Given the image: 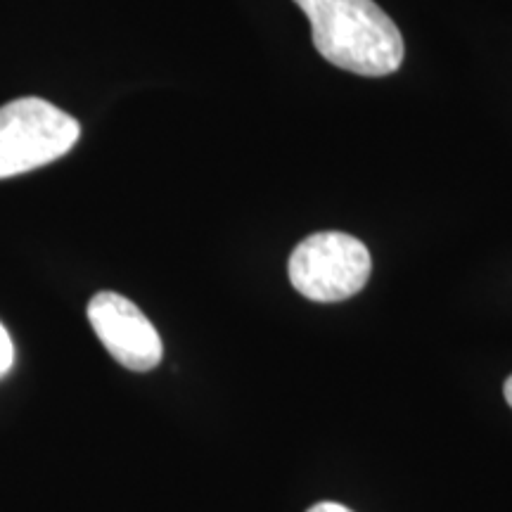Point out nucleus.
<instances>
[{"label":"nucleus","mask_w":512,"mask_h":512,"mask_svg":"<svg viewBox=\"0 0 512 512\" xmlns=\"http://www.w3.org/2000/svg\"><path fill=\"white\" fill-rule=\"evenodd\" d=\"M309 17L323 60L358 76H389L403 64L406 43L375 0H294Z\"/></svg>","instance_id":"obj_1"},{"label":"nucleus","mask_w":512,"mask_h":512,"mask_svg":"<svg viewBox=\"0 0 512 512\" xmlns=\"http://www.w3.org/2000/svg\"><path fill=\"white\" fill-rule=\"evenodd\" d=\"M74 117L41 98H19L0 107V181L41 169L79 143Z\"/></svg>","instance_id":"obj_2"},{"label":"nucleus","mask_w":512,"mask_h":512,"mask_svg":"<svg viewBox=\"0 0 512 512\" xmlns=\"http://www.w3.org/2000/svg\"><path fill=\"white\" fill-rule=\"evenodd\" d=\"M373 259L361 240L339 230L309 235L290 256L287 273L299 294L311 302H344L366 287Z\"/></svg>","instance_id":"obj_3"},{"label":"nucleus","mask_w":512,"mask_h":512,"mask_svg":"<svg viewBox=\"0 0 512 512\" xmlns=\"http://www.w3.org/2000/svg\"><path fill=\"white\" fill-rule=\"evenodd\" d=\"M91 328L119 366L147 373L162 363V339L150 318L117 292H98L88 302Z\"/></svg>","instance_id":"obj_4"},{"label":"nucleus","mask_w":512,"mask_h":512,"mask_svg":"<svg viewBox=\"0 0 512 512\" xmlns=\"http://www.w3.org/2000/svg\"><path fill=\"white\" fill-rule=\"evenodd\" d=\"M12 361H15V347H12L8 330H5L3 323H0V377L12 368Z\"/></svg>","instance_id":"obj_5"},{"label":"nucleus","mask_w":512,"mask_h":512,"mask_svg":"<svg viewBox=\"0 0 512 512\" xmlns=\"http://www.w3.org/2000/svg\"><path fill=\"white\" fill-rule=\"evenodd\" d=\"M306 512H354V510H349L347 505H339V503H318Z\"/></svg>","instance_id":"obj_6"},{"label":"nucleus","mask_w":512,"mask_h":512,"mask_svg":"<svg viewBox=\"0 0 512 512\" xmlns=\"http://www.w3.org/2000/svg\"><path fill=\"white\" fill-rule=\"evenodd\" d=\"M503 394H505V401H508V403H510V408H512V375L508 377V380H505Z\"/></svg>","instance_id":"obj_7"}]
</instances>
